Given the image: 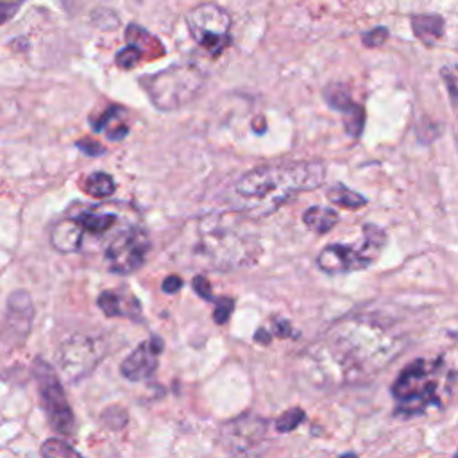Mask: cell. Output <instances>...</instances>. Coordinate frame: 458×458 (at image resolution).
<instances>
[{
	"label": "cell",
	"mask_w": 458,
	"mask_h": 458,
	"mask_svg": "<svg viewBox=\"0 0 458 458\" xmlns=\"http://www.w3.org/2000/svg\"><path fill=\"white\" fill-rule=\"evenodd\" d=\"M386 38H388L386 27H376V29L365 32L361 39H363V43L367 47H379V45H383L386 41Z\"/></svg>",
	"instance_id": "4316f807"
},
{
	"label": "cell",
	"mask_w": 458,
	"mask_h": 458,
	"mask_svg": "<svg viewBox=\"0 0 458 458\" xmlns=\"http://www.w3.org/2000/svg\"><path fill=\"white\" fill-rule=\"evenodd\" d=\"M163 352V340L150 336L141 342L120 365V372L129 381H143L154 374L159 365V354Z\"/></svg>",
	"instance_id": "4fadbf2b"
},
{
	"label": "cell",
	"mask_w": 458,
	"mask_h": 458,
	"mask_svg": "<svg viewBox=\"0 0 458 458\" xmlns=\"http://www.w3.org/2000/svg\"><path fill=\"white\" fill-rule=\"evenodd\" d=\"M324 98L333 109H336L344 114V122H345L344 125H345L347 134L352 136V138H358L363 131V125H365V111L360 104L352 102L345 86L338 84V82H333V84L326 86Z\"/></svg>",
	"instance_id": "5bb4252c"
},
{
	"label": "cell",
	"mask_w": 458,
	"mask_h": 458,
	"mask_svg": "<svg viewBox=\"0 0 458 458\" xmlns=\"http://www.w3.org/2000/svg\"><path fill=\"white\" fill-rule=\"evenodd\" d=\"M327 199L336 204V206H344L347 209H358L361 206L367 204V199L363 195H360L358 191L344 186V184H335L329 188L327 191Z\"/></svg>",
	"instance_id": "ffe728a7"
},
{
	"label": "cell",
	"mask_w": 458,
	"mask_h": 458,
	"mask_svg": "<svg viewBox=\"0 0 458 458\" xmlns=\"http://www.w3.org/2000/svg\"><path fill=\"white\" fill-rule=\"evenodd\" d=\"M411 30L419 41L433 47L444 34V20L437 14H415L411 16Z\"/></svg>",
	"instance_id": "2e32d148"
},
{
	"label": "cell",
	"mask_w": 458,
	"mask_h": 458,
	"mask_svg": "<svg viewBox=\"0 0 458 458\" xmlns=\"http://www.w3.org/2000/svg\"><path fill=\"white\" fill-rule=\"evenodd\" d=\"M267 431V420L254 413H245L222 428V440L227 451L234 456H249L256 453L263 442Z\"/></svg>",
	"instance_id": "8fae6325"
},
{
	"label": "cell",
	"mask_w": 458,
	"mask_h": 458,
	"mask_svg": "<svg viewBox=\"0 0 458 458\" xmlns=\"http://www.w3.org/2000/svg\"><path fill=\"white\" fill-rule=\"evenodd\" d=\"M326 181V166L318 161L268 163L254 166L234 182L240 211L267 216L295 195L317 190Z\"/></svg>",
	"instance_id": "7a4b0ae2"
},
{
	"label": "cell",
	"mask_w": 458,
	"mask_h": 458,
	"mask_svg": "<svg viewBox=\"0 0 458 458\" xmlns=\"http://www.w3.org/2000/svg\"><path fill=\"white\" fill-rule=\"evenodd\" d=\"M150 250V240L147 231L136 222L122 229L104 249V259L107 268L114 274H132L147 259Z\"/></svg>",
	"instance_id": "9c48e42d"
},
{
	"label": "cell",
	"mask_w": 458,
	"mask_h": 458,
	"mask_svg": "<svg viewBox=\"0 0 458 458\" xmlns=\"http://www.w3.org/2000/svg\"><path fill=\"white\" fill-rule=\"evenodd\" d=\"M84 190H86L91 197L104 199V197H109L111 193H114L116 182H114V179H113L109 174H106V172H95V174H89V175L84 179Z\"/></svg>",
	"instance_id": "d6986e66"
},
{
	"label": "cell",
	"mask_w": 458,
	"mask_h": 458,
	"mask_svg": "<svg viewBox=\"0 0 458 458\" xmlns=\"http://www.w3.org/2000/svg\"><path fill=\"white\" fill-rule=\"evenodd\" d=\"M141 57H143V54L138 48L127 45L125 48H122L116 54V63H118L120 68H132V66H136L141 61Z\"/></svg>",
	"instance_id": "484cf974"
},
{
	"label": "cell",
	"mask_w": 458,
	"mask_h": 458,
	"mask_svg": "<svg viewBox=\"0 0 458 458\" xmlns=\"http://www.w3.org/2000/svg\"><path fill=\"white\" fill-rule=\"evenodd\" d=\"M340 458H358L354 453H345V454H342Z\"/></svg>",
	"instance_id": "4dcf8cb0"
},
{
	"label": "cell",
	"mask_w": 458,
	"mask_h": 458,
	"mask_svg": "<svg viewBox=\"0 0 458 458\" xmlns=\"http://www.w3.org/2000/svg\"><path fill=\"white\" fill-rule=\"evenodd\" d=\"M302 222L304 225L317 233V234H326L329 233L336 222H338V213L333 208H324V206H310L302 213Z\"/></svg>",
	"instance_id": "e0dca14e"
},
{
	"label": "cell",
	"mask_w": 458,
	"mask_h": 458,
	"mask_svg": "<svg viewBox=\"0 0 458 458\" xmlns=\"http://www.w3.org/2000/svg\"><path fill=\"white\" fill-rule=\"evenodd\" d=\"M399 338L369 317H349L322 333L306 351L308 376L322 385L369 379L399 351Z\"/></svg>",
	"instance_id": "6da1fadb"
},
{
	"label": "cell",
	"mask_w": 458,
	"mask_h": 458,
	"mask_svg": "<svg viewBox=\"0 0 458 458\" xmlns=\"http://www.w3.org/2000/svg\"><path fill=\"white\" fill-rule=\"evenodd\" d=\"M23 0H0V7H2V21H7L11 18V14L18 9V5Z\"/></svg>",
	"instance_id": "f546056e"
},
{
	"label": "cell",
	"mask_w": 458,
	"mask_h": 458,
	"mask_svg": "<svg viewBox=\"0 0 458 458\" xmlns=\"http://www.w3.org/2000/svg\"><path fill=\"white\" fill-rule=\"evenodd\" d=\"M122 113H123V111H122L120 107H111V109H107L106 113L100 114L98 123H93L95 131H97V132H100V131L106 132L109 140H122V138L127 134V131H129V127H127V125L122 122V118H120Z\"/></svg>",
	"instance_id": "ac0fdd59"
},
{
	"label": "cell",
	"mask_w": 458,
	"mask_h": 458,
	"mask_svg": "<svg viewBox=\"0 0 458 458\" xmlns=\"http://www.w3.org/2000/svg\"><path fill=\"white\" fill-rule=\"evenodd\" d=\"M204 82L206 77L202 70L191 64H175L157 73L141 77L140 81L150 102L161 111L188 106L200 95Z\"/></svg>",
	"instance_id": "277c9868"
},
{
	"label": "cell",
	"mask_w": 458,
	"mask_h": 458,
	"mask_svg": "<svg viewBox=\"0 0 458 458\" xmlns=\"http://www.w3.org/2000/svg\"><path fill=\"white\" fill-rule=\"evenodd\" d=\"M34 318L32 299L25 290H16L7 297L4 317V340L9 344H21L30 333Z\"/></svg>",
	"instance_id": "7c38bea8"
},
{
	"label": "cell",
	"mask_w": 458,
	"mask_h": 458,
	"mask_svg": "<svg viewBox=\"0 0 458 458\" xmlns=\"http://www.w3.org/2000/svg\"><path fill=\"white\" fill-rule=\"evenodd\" d=\"M440 77L444 81V86L449 93L451 106L454 113L458 114V64H445L440 70Z\"/></svg>",
	"instance_id": "7402d4cb"
},
{
	"label": "cell",
	"mask_w": 458,
	"mask_h": 458,
	"mask_svg": "<svg viewBox=\"0 0 458 458\" xmlns=\"http://www.w3.org/2000/svg\"><path fill=\"white\" fill-rule=\"evenodd\" d=\"M302 420H304V410H301V408H292V410H288V411H284L283 415L277 417L276 428H277V431H281V433L292 431V429H295Z\"/></svg>",
	"instance_id": "cb8c5ba5"
},
{
	"label": "cell",
	"mask_w": 458,
	"mask_h": 458,
	"mask_svg": "<svg viewBox=\"0 0 458 458\" xmlns=\"http://www.w3.org/2000/svg\"><path fill=\"white\" fill-rule=\"evenodd\" d=\"M234 301L229 297H218L215 301V310H213V320L216 324H225L233 313Z\"/></svg>",
	"instance_id": "d4e9b609"
},
{
	"label": "cell",
	"mask_w": 458,
	"mask_h": 458,
	"mask_svg": "<svg viewBox=\"0 0 458 458\" xmlns=\"http://www.w3.org/2000/svg\"><path fill=\"white\" fill-rule=\"evenodd\" d=\"M386 245V233L376 224H365L360 242L326 245L318 256L317 265L326 274H345L370 267Z\"/></svg>",
	"instance_id": "5b68a950"
},
{
	"label": "cell",
	"mask_w": 458,
	"mask_h": 458,
	"mask_svg": "<svg viewBox=\"0 0 458 458\" xmlns=\"http://www.w3.org/2000/svg\"><path fill=\"white\" fill-rule=\"evenodd\" d=\"M191 286L195 290L197 295H200L206 301H213V293H211V284L204 276H195L191 281Z\"/></svg>",
	"instance_id": "83f0119b"
},
{
	"label": "cell",
	"mask_w": 458,
	"mask_h": 458,
	"mask_svg": "<svg viewBox=\"0 0 458 458\" xmlns=\"http://www.w3.org/2000/svg\"><path fill=\"white\" fill-rule=\"evenodd\" d=\"M270 326H272V329L261 327V329L254 335V340L259 342V344H267V342L270 340V336H274V335H277V336H297V333L292 331L293 327L290 326L288 320L274 318V320L270 322Z\"/></svg>",
	"instance_id": "603a6c76"
},
{
	"label": "cell",
	"mask_w": 458,
	"mask_h": 458,
	"mask_svg": "<svg viewBox=\"0 0 458 458\" xmlns=\"http://www.w3.org/2000/svg\"><path fill=\"white\" fill-rule=\"evenodd\" d=\"M34 377L38 383V390L41 395V406L47 413L48 424L63 435H72L75 428L73 411L66 401L64 390L57 377L54 367L43 360L34 361Z\"/></svg>",
	"instance_id": "ba28073f"
},
{
	"label": "cell",
	"mask_w": 458,
	"mask_h": 458,
	"mask_svg": "<svg viewBox=\"0 0 458 458\" xmlns=\"http://www.w3.org/2000/svg\"><path fill=\"white\" fill-rule=\"evenodd\" d=\"M102 358L104 344L84 335L68 336L57 351V363L68 383L88 376Z\"/></svg>",
	"instance_id": "30bf717a"
},
{
	"label": "cell",
	"mask_w": 458,
	"mask_h": 458,
	"mask_svg": "<svg viewBox=\"0 0 458 458\" xmlns=\"http://www.w3.org/2000/svg\"><path fill=\"white\" fill-rule=\"evenodd\" d=\"M199 252L216 270L250 267L261 254L252 216L240 209H220L199 220Z\"/></svg>",
	"instance_id": "3957f363"
},
{
	"label": "cell",
	"mask_w": 458,
	"mask_h": 458,
	"mask_svg": "<svg viewBox=\"0 0 458 458\" xmlns=\"http://www.w3.org/2000/svg\"><path fill=\"white\" fill-rule=\"evenodd\" d=\"M181 286H182V279L179 276H168L161 284L165 293H175L177 290H181Z\"/></svg>",
	"instance_id": "f1b7e54d"
},
{
	"label": "cell",
	"mask_w": 458,
	"mask_h": 458,
	"mask_svg": "<svg viewBox=\"0 0 458 458\" xmlns=\"http://www.w3.org/2000/svg\"><path fill=\"white\" fill-rule=\"evenodd\" d=\"M186 27L193 41L211 55H220L231 43V16L216 4L204 2L190 9Z\"/></svg>",
	"instance_id": "52a82bcc"
},
{
	"label": "cell",
	"mask_w": 458,
	"mask_h": 458,
	"mask_svg": "<svg viewBox=\"0 0 458 458\" xmlns=\"http://www.w3.org/2000/svg\"><path fill=\"white\" fill-rule=\"evenodd\" d=\"M454 458H458V451H456V454H454Z\"/></svg>",
	"instance_id": "1f68e13d"
},
{
	"label": "cell",
	"mask_w": 458,
	"mask_h": 458,
	"mask_svg": "<svg viewBox=\"0 0 458 458\" xmlns=\"http://www.w3.org/2000/svg\"><path fill=\"white\" fill-rule=\"evenodd\" d=\"M43 458H81V454L61 438H48L41 444L39 449Z\"/></svg>",
	"instance_id": "44dd1931"
},
{
	"label": "cell",
	"mask_w": 458,
	"mask_h": 458,
	"mask_svg": "<svg viewBox=\"0 0 458 458\" xmlns=\"http://www.w3.org/2000/svg\"><path fill=\"white\" fill-rule=\"evenodd\" d=\"M438 363L415 360L392 385V394L404 413H417L437 401Z\"/></svg>",
	"instance_id": "8992f818"
},
{
	"label": "cell",
	"mask_w": 458,
	"mask_h": 458,
	"mask_svg": "<svg viewBox=\"0 0 458 458\" xmlns=\"http://www.w3.org/2000/svg\"><path fill=\"white\" fill-rule=\"evenodd\" d=\"M98 308L106 317H129L138 318L141 313L140 302L131 293H120L114 290H104L98 295Z\"/></svg>",
	"instance_id": "9a60e30c"
}]
</instances>
